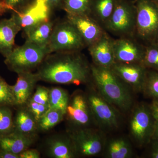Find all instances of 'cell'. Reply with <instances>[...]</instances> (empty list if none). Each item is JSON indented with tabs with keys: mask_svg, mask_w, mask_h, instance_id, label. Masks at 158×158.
<instances>
[{
	"mask_svg": "<svg viewBox=\"0 0 158 158\" xmlns=\"http://www.w3.org/2000/svg\"><path fill=\"white\" fill-rule=\"evenodd\" d=\"M136 19L134 0H118L104 27L108 31L122 37L131 36L135 32Z\"/></svg>",
	"mask_w": 158,
	"mask_h": 158,
	"instance_id": "9",
	"label": "cell"
},
{
	"mask_svg": "<svg viewBox=\"0 0 158 158\" xmlns=\"http://www.w3.org/2000/svg\"><path fill=\"white\" fill-rule=\"evenodd\" d=\"M14 117V130L28 135H38L37 121L25 106L17 107Z\"/></svg>",
	"mask_w": 158,
	"mask_h": 158,
	"instance_id": "21",
	"label": "cell"
},
{
	"mask_svg": "<svg viewBox=\"0 0 158 158\" xmlns=\"http://www.w3.org/2000/svg\"><path fill=\"white\" fill-rule=\"evenodd\" d=\"M40 153L38 150L30 148L19 154V158H40Z\"/></svg>",
	"mask_w": 158,
	"mask_h": 158,
	"instance_id": "35",
	"label": "cell"
},
{
	"mask_svg": "<svg viewBox=\"0 0 158 158\" xmlns=\"http://www.w3.org/2000/svg\"><path fill=\"white\" fill-rule=\"evenodd\" d=\"M158 3V2H157Z\"/></svg>",
	"mask_w": 158,
	"mask_h": 158,
	"instance_id": "40",
	"label": "cell"
},
{
	"mask_svg": "<svg viewBox=\"0 0 158 158\" xmlns=\"http://www.w3.org/2000/svg\"><path fill=\"white\" fill-rule=\"evenodd\" d=\"M55 24V22L50 19L40 23L25 31L26 41L48 48Z\"/></svg>",
	"mask_w": 158,
	"mask_h": 158,
	"instance_id": "20",
	"label": "cell"
},
{
	"mask_svg": "<svg viewBox=\"0 0 158 158\" xmlns=\"http://www.w3.org/2000/svg\"><path fill=\"white\" fill-rule=\"evenodd\" d=\"M52 10L61 8L63 0H46Z\"/></svg>",
	"mask_w": 158,
	"mask_h": 158,
	"instance_id": "37",
	"label": "cell"
},
{
	"mask_svg": "<svg viewBox=\"0 0 158 158\" xmlns=\"http://www.w3.org/2000/svg\"><path fill=\"white\" fill-rule=\"evenodd\" d=\"M14 117L10 107L0 106V135L14 130Z\"/></svg>",
	"mask_w": 158,
	"mask_h": 158,
	"instance_id": "28",
	"label": "cell"
},
{
	"mask_svg": "<svg viewBox=\"0 0 158 158\" xmlns=\"http://www.w3.org/2000/svg\"><path fill=\"white\" fill-rule=\"evenodd\" d=\"M86 92L96 126L103 132H109L119 127V111L100 94L93 85H89Z\"/></svg>",
	"mask_w": 158,
	"mask_h": 158,
	"instance_id": "4",
	"label": "cell"
},
{
	"mask_svg": "<svg viewBox=\"0 0 158 158\" xmlns=\"http://www.w3.org/2000/svg\"><path fill=\"white\" fill-rule=\"evenodd\" d=\"M103 151L106 158H130L133 156L131 144L123 137L112 138L106 141Z\"/></svg>",
	"mask_w": 158,
	"mask_h": 158,
	"instance_id": "22",
	"label": "cell"
},
{
	"mask_svg": "<svg viewBox=\"0 0 158 158\" xmlns=\"http://www.w3.org/2000/svg\"><path fill=\"white\" fill-rule=\"evenodd\" d=\"M10 10L11 11V8L6 4L4 0H0V16Z\"/></svg>",
	"mask_w": 158,
	"mask_h": 158,
	"instance_id": "38",
	"label": "cell"
},
{
	"mask_svg": "<svg viewBox=\"0 0 158 158\" xmlns=\"http://www.w3.org/2000/svg\"><path fill=\"white\" fill-rule=\"evenodd\" d=\"M49 54L47 48L26 41L23 45L15 47L4 62L9 70L17 74L32 72Z\"/></svg>",
	"mask_w": 158,
	"mask_h": 158,
	"instance_id": "3",
	"label": "cell"
},
{
	"mask_svg": "<svg viewBox=\"0 0 158 158\" xmlns=\"http://www.w3.org/2000/svg\"><path fill=\"white\" fill-rule=\"evenodd\" d=\"M151 143L150 156L152 158H158V139H153Z\"/></svg>",
	"mask_w": 158,
	"mask_h": 158,
	"instance_id": "36",
	"label": "cell"
},
{
	"mask_svg": "<svg viewBox=\"0 0 158 158\" xmlns=\"http://www.w3.org/2000/svg\"></svg>",
	"mask_w": 158,
	"mask_h": 158,
	"instance_id": "41",
	"label": "cell"
},
{
	"mask_svg": "<svg viewBox=\"0 0 158 158\" xmlns=\"http://www.w3.org/2000/svg\"><path fill=\"white\" fill-rule=\"evenodd\" d=\"M150 106L155 121V130L153 139H158V100L153 101Z\"/></svg>",
	"mask_w": 158,
	"mask_h": 158,
	"instance_id": "34",
	"label": "cell"
},
{
	"mask_svg": "<svg viewBox=\"0 0 158 158\" xmlns=\"http://www.w3.org/2000/svg\"><path fill=\"white\" fill-rule=\"evenodd\" d=\"M67 134L73 141L77 156H94L103 151L106 140L105 133L99 129H69Z\"/></svg>",
	"mask_w": 158,
	"mask_h": 158,
	"instance_id": "7",
	"label": "cell"
},
{
	"mask_svg": "<svg viewBox=\"0 0 158 158\" xmlns=\"http://www.w3.org/2000/svg\"><path fill=\"white\" fill-rule=\"evenodd\" d=\"M115 62L142 63L145 47L126 37L113 40Z\"/></svg>",
	"mask_w": 158,
	"mask_h": 158,
	"instance_id": "13",
	"label": "cell"
},
{
	"mask_svg": "<svg viewBox=\"0 0 158 158\" xmlns=\"http://www.w3.org/2000/svg\"><path fill=\"white\" fill-rule=\"evenodd\" d=\"M37 121L48 110V106L40 104L30 99L25 105Z\"/></svg>",
	"mask_w": 158,
	"mask_h": 158,
	"instance_id": "32",
	"label": "cell"
},
{
	"mask_svg": "<svg viewBox=\"0 0 158 158\" xmlns=\"http://www.w3.org/2000/svg\"><path fill=\"white\" fill-rule=\"evenodd\" d=\"M111 68L133 91L142 92L148 72L142 63L116 62Z\"/></svg>",
	"mask_w": 158,
	"mask_h": 158,
	"instance_id": "12",
	"label": "cell"
},
{
	"mask_svg": "<svg viewBox=\"0 0 158 158\" xmlns=\"http://www.w3.org/2000/svg\"><path fill=\"white\" fill-rule=\"evenodd\" d=\"M37 69L40 81L52 84L79 85L91 79L90 65L81 52L48 54Z\"/></svg>",
	"mask_w": 158,
	"mask_h": 158,
	"instance_id": "1",
	"label": "cell"
},
{
	"mask_svg": "<svg viewBox=\"0 0 158 158\" xmlns=\"http://www.w3.org/2000/svg\"><path fill=\"white\" fill-rule=\"evenodd\" d=\"M53 10L46 0H32L19 11H13L16 21L23 32L50 20Z\"/></svg>",
	"mask_w": 158,
	"mask_h": 158,
	"instance_id": "11",
	"label": "cell"
},
{
	"mask_svg": "<svg viewBox=\"0 0 158 158\" xmlns=\"http://www.w3.org/2000/svg\"><path fill=\"white\" fill-rule=\"evenodd\" d=\"M142 92L148 97L158 100V71L147 72Z\"/></svg>",
	"mask_w": 158,
	"mask_h": 158,
	"instance_id": "27",
	"label": "cell"
},
{
	"mask_svg": "<svg viewBox=\"0 0 158 158\" xmlns=\"http://www.w3.org/2000/svg\"><path fill=\"white\" fill-rule=\"evenodd\" d=\"M118 0H91L90 15L105 26L112 15Z\"/></svg>",
	"mask_w": 158,
	"mask_h": 158,
	"instance_id": "23",
	"label": "cell"
},
{
	"mask_svg": "<svg viewBox=\"0 0 158 158\" xmlns=\"http://www.w3.org/2000/svg\"><path fill=\"white\" fill-rule=\"evenodd\" d=\"M8 6L10 7L11 11H16L22 9L28 5L32 0H4Z\"/></svg>",
	"mask_w": 158,
	"mask_h": 158,
	"instance_id": "33",
	"label": "cell"
},
{
	"mask_svg": "<svg viewBox=\"0 0 158 158\" xmlns=\"http://www.w3.org/2000/svg\"><path fill=\"white\" fill-rule=\"evenodd\" d=\"M88 48L94 65L111 68L115 63L113 40L106 32L97 41L88 46Z\"/></svg>",
	"mask_w": 158,
	"mask_h": 158,
	"instance_id": "15",
	"label": "cell"
},
{
	"mask_svg": "<svg viewBox=\"0 0 158 158\" xmlns=\"http://www.w3.org/2000/svg\"><path fill=\"white\" fill-rule=\"evenodd\" d=\"M91 80L101 95L120 112L128 113L134 104L133 90L111 68L90 65Z\"/></svg>",
	"mask_w": 158,
	"mask_h": 158,
	"instance_id": "2",
	"label": "cell"
},
{
	"mask_svg": "<svg viewBox=\"0 0 158 158\" xmlns=\"http://www.w3.org/2000/svg\"><path fill=\"white\" fill-rule=\"evenodd\" d=\"M65 117L69 129L96 126L87 94L82 90L75 91L69 97Z\"/></svg>",
	"mask_w": 158,
	"mask_h": 158,
	"instance_id": "10",
	"label": "cell"
},
{
	"mask_svg": "<svg viewBox=\"0 0 158 158\" xmlns=\"http://www.w3.org/2000/svg\"><path fill=\"white\" fill-rule=\"evenodd\" d=\"M49 94L50 89L39 85L36 87L35 92L33 94L30 99L40 104L48 106Z\"/></svg>",
	"mask_w": 158,
	"mask_h": 158,
	"instance_id": "31",
	"label": "cell"
},
{
	"mask_svg": "<svg viewBox=\"0 0 158 158\" xmlns=\"http://www.w3.org/2000/svg\"><path fill=\"white\" fill-rule=\"evenodd\" d=\"M86 44L76 29L68 20L55 23L48 48L49 53L81 52Z\"/></svg>",
	"mask_w": 158,
	"mask_h": 158,
	"instance_id": "5",
	"label": "cell"
},
{
	"mask_svg": "<svg viewBox=\"0 0 158 158\" xmlns=\"http://www.w3.org/2000/svg\"><path fill=\"white\" fill-rule=\"evenodd\" d=\"M91 0H63L61 9L67 15H90Z\"/></svg>",
	"mask_w": 158,
	"mask_h": 158,
	"instance_id": "26",
	"label": "cell"
},
{
	"mask_svg": "<svg viewBox=\"0 0 158 158\" xmlns=\"http://www.w3.org/2000/svg\"><path fill=\"white\" fill-rule=\"evenodd\" d=\"M38 135H28L15 130L0 135V150L19 155L35 143Z\"/></svg>",
	"mask_w": 158,
	"mask_h": 158,
	"instance_id": "17",
	"label": "cell"
},
{
	"mask_svg": "<svg viewBox=\"0 0 158 158\" xmlns=\"http://www.w3.org/2000/svg\"><path fill=\"white\" fill-rule=\"evenodd\" d=\"M152 1H154V2H158V0H152Z\"/></svg>",
	"mask_w": 158,
	"mask_h": 158,
	"instance_id": "39",
	"label": "cell"
},
{
	"mask_svg": "<svg viewBox=\"0 0 158 158\" xmlns=\"http://www.w3.org/2000/svg\"><path fill=\"white\" fill-rule=\"evenodd\" d=\"M65 118V115L59 110L49 109L37 121L38 131H49L59 124Z\"/></svg>",
	"mask_w": 158,
	"mask_h": 158,
	"instance_id": "25",
	"label": "cell"
},
{
	"mask_svg": "<svg viewBox=\"0 0 158 158\" xmlns=\"http://www.w3.org/2000/svg\"><path fill=\"white\" fill-rule=\"evenodd\" d=\"M136 9L135 32L143 40H158V3L152 0H134Z\"/></svg>",
	"mask_w": 158,
	"mask_h": 158,
	"instance_id": "6",
	"label": "cell"
},
{
	"mask_svg": "<svg viewBox=\"0 0 158 158\" xmlns=\"http://www.w3.org/2000/svg\"><path fill=\"white\" fill-rule=\"evenodd\" d=\"M70 96L63 88L54 87L50 89L49 109L61 111L65 115Z\"/></svg>",
	"mask_w": 158,
	"mask_h": 158,
	"instance_id": "24",
	"label": "cell"
},
{
	"mask_svg": "<svg viewBox=\"0 0 158 158\" xmlns=\"http://www.w3.org/2000/svg\"><path fill=\"white\" fill-rule=\"evenodd\" d=\"M142 64L146 68L158 71V41L150 43L145 47Z\"/></svg>",
	"mask_w": 158,
	"mask_h": 158,
	"instance_id": "29",
	"label": "cell"
},
{
	"mask_svg": "<svg viewBox=\"0 0 158 158\" xmlns=\"http://www.w3.org/2000/svg\"><path fill=\"white\" fill-rule=\"evenodd\" d=\"M46 153L53 158H74L77 156L71 139L67 135H55L48 139Z\"/></svg>",
	"mask_w": 158,
	"mask_h": 158,
	"instance_id": "18",
	"label": "cell"
},
{
	"mask_svg": "<svg viewBox=\"0 0 158 158\" xmlns=\"http://www.w3.org/2000/svg\"><path fill=\"white\" fill-rule=\"evenodd\" d=\"M15 85H11L16 107L25 106L31 98L37 82L40 81L37 74L33 72L17 74Z\"/></svg>",
	"mask_w": 158,
	"mask_h": 158,
	"instance_id": "16",
	"label": "cell"
},
{
	"mask_svg": "<svg viewBox=\"0 0 158 158\" xmlns=\"http://www.w3.org/2000/svg\"><path fill=\"white\" fill-rule=\"evenodd\" d=\"M130 134L136 145L142 147L152 140L155 121L150 106L137 105L133 110L129 124Z\"/></svg>",
	"mask_w": 158,
	"mask_h": 158,
	"instance_id": "8",
	"label": "cell"
},
{
	"mask_svg": "<svg viewBox=\"0 0 158 158\" xmlns=\"http://www.w3.org/2000/svg\"><path fill=\"white\" fill-rule=\"evenodd\" d=\"M0 106L15 107V102L11 85L0 75Z\"/></svg>",
	"mask_w": 158,
	"mask_h": 158,
	"instance_id": "30",
	"label": "cell"
},
{
	"mask_svg": "<svg viewBox=\"0 0 158 158\" xmlns=\"http://www.w3.org/2000/svg\"><path fill=\"white\" fill-rule=\"evenodd\" d=\"M22 29L14 15L0 21V54L6 58L14 48L15 39Z\"/></svg>",
	"mask_w": 158,
	"mask_h": 158,
	"instance_id": "19",
	"label": "cell"
},
{
	"mask_svg": "<svg viewBox=\"0 0 158 158\" xmlns=\"http://www.w3.org/2000/svg\"><path fill=\"white\" fill-rule=\"evenodd\" d=\"M67 19L76 28L88 47L106 33L101 25L90 15L67 14Z\"/></svg>",
	"mask_w": 158,
	"mask_h": 158,
	"instance_id": "14",
	"label": "cell"
}]
</instances>
